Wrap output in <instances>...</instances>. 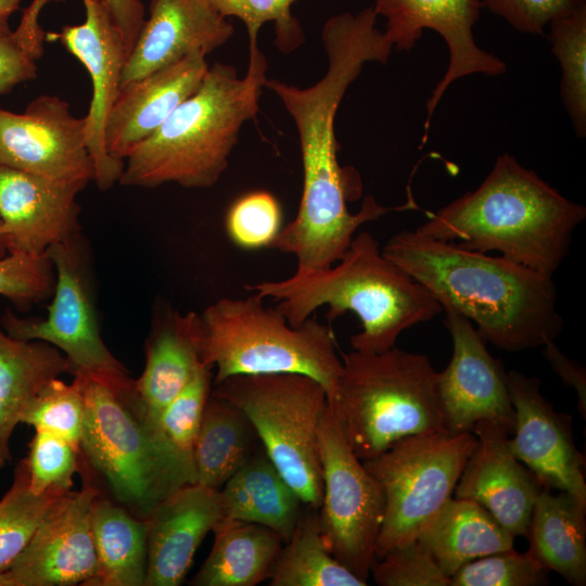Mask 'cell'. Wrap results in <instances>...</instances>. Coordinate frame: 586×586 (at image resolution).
<instances>
[{"label":"cell","mask_w":586,"mask_h":586,"mask_svg":"<svg viewBox=\"0 0 586 586\" xmlns=\"http://www.w3.org/2000/svg\"><path fill=\"white\" fill-rule=\"evenodd\" d=\"M69 492H34L26 458L17 462L12 484L0 499V569L23 551L37 528Z\"/></svg>","instance_id":"obj_34"},{"label":"cell","mask_w":586,"mask_h":586,"mask_svg":"<svg viewBox=\"0 0 586 586\" xmlns=\"http://www.w3.org/2000/svg\"><path fill=\"white\" fill-rule=\"evenodd\" d=\"M543 347V355L561 381L573 387L577 394V409L586 419V370L578 362L564 355L555 341H549Z\"/></svg>","instance_id":"obj_46"},{"label":"cell","mask_w":586,"mask_h":586,"mask_svg":"<svg viewBox=\"0 0 586 586\" xmlns=\"http://www.w3.org/2000/svg\"><path fill=\"white\" fill-rule=\"evenodd\" d=\"M328 396L337 426L361 460L396 442L422 434H449L437 394V371L422 354L392 347L352 351Z\"/></svg>","instance_id":"obj_6"},{"label":"cell","mask_w":586,"mask_h":586,"mask_svg":"<svg viewBox=\"0 0 586 586\" xmlns=\"http://www.w3.org/2000/svg\"><path fill=\"white\" fill-rule=\"evenodd\" d=\"M336 263L245 289L263 298H276L277 309L293 327L324 305L329 306L330 321L347 311L354 313L361 322V331L351 337V346L362 353L391 349L403 331L443 311L422 284L384 256L377 239L366 230L354 235Z\"/></svg>","instance_id":"obj_5"},{"label":"cell","mask_w":586,"mask_h":586,"mask_svg":"<svg viewBox=\"0 0 586 586\" xmlns=\"http://www.w3.org/2000/svg\"><path fill=\"white\" fill-rule=\"evenodd\" d=\"M23 0H0V34H10L12 31L9 21L10 17L20 10Z\"/></svg>","instance_id":"obj_47"},{"label":"cell","mask_w":586,"mask_h":586,"mask_svg":"<svg viewBox=\"0 0 586 586\" xmlns=\"http://www.w3.org/2000/svg\"><path fill=\"white\" fill-rule=\"evenodd\" d=\"M318 446L323 542L340 563L367 582L384 518L383 491L344 440L329 405L320 420Z\"/></svg>","instance_id":"obj_12"},{"label":"cell","mask_w":586,"mask_h":586,"mask_svg":"<svg viewBox=\"0 0 586 586\" xmlns=\"http://www.w3.org/2000/svg\"><path fill=\"white\" fill-rule=\"evenodd\" d=\"M513 540L483 506L451 498L417 542L450 578L474 559L513 549Z\"/></svg>","instance_id":"obj_29"},{"label":"cell","mask_w":586,"mask_h":586,"mask_svg":"<svg viewBox=\"0 0 586 586\" xmlns=\"http://www.w3.org/2000/svg\"><path fill=\"white\" fill-rule=\"evenodd\" d=\"M263 300L222 297L200 315V360L216 369L214 384L232 375L298 373L329 396L343 369L330 327L310 317L293 327Z\"/></svg>","instance_id":"obj_7"},{"label":"cell","mask_w":586,"mask_h":586,"mask_svg":"<svg viewBox=\"0 0 586 586\" xmlns=\"http://www.w3.org/2000/svg\"><path fill=\"white\" fill-rule=\"evenodd\" d=\"M586 504L570 493L543 487L535 501L526 551L571 585L586 584Z\"/></svg>","instance_id":"obj_27"},{"label":"cell","mask_w":586,"mask_h":586,"mask_svg":"<svg viewBox=\"0 0 586 586\" xmlns=\"http://www.w3.org/2000/svg\"><path fill=\"white\" fill-rule=\"evenodd\" d=\"M222 518L219 489L187 484L160 501L146 521L144 586L182 584L199 546Z\"/></svg>","instance_id":"obj_23"},{"label":"cell","mask_w":586,"mask_h":586,"mask_svg":"<svg viewBox=\"0 0 586 586\" xmlns=\"http://www.w3.org/2000/svg\"><path fill=\"white\" fill-rule=\"evenodd\" d=\"M297 0H209L225 17L241 20L247 30L249 44L258 43V34L265 23L275 28V44L289 54L305 41L304 30L292 14L291 7Z\"/></svg>","instance_id":"obj_37"},{"label":"cell","mask_w":586,"mask_h":586,"mask_svg":"<svg viewBox=\"0 0 586 586\" xmlns=\"http://www.w3.org/2000/svg\"><path fill=\"white\" fill-rule=\"evenodd\" d=\"M259 446L245 413L211 391L193 450L196 483L220 491Z\"/></svg>","instance_id":"obj_31"},{"label":"cell","mask_w":586,"mask_h":586,"mask_svg":"<svg viewBox=\"0 0 586 586\" xmlns=\"http://www.w3.org/2000/svg\"><path fill=\"white\" fill-rule=\"evenodd\" d=\"M0 166L43 177L88 183L94 169L85 117L58 95L42 94L23 113L0 107Z\"/></svg>","instance_id":"obj_13"},{"label":"cell","mask_w":586,"mask_h":586,"mask_svg":"<svg viewBox=\"0 0 586 586\" xmlns=\"http://www.w3.org/2000/svg\"><path fill=\"white\" fill-rule=\"evenodd\" d=\"M382 253L500 349L542 347L563 330L552 277L417 230L393 234Z\"/></svg>","instance_id":"obj_2"},{"label":"cell","mask_w":586,"mask_h":586,"mask_svg":"<svg viewBox=\"0 0 586 586\" xmlns=\"http://www.w3.org/2000/svg\"><path fill=\"white\" fill-rule=\"evenodd\" d=\"M370 573L380 586H450V578L419 542L377 559Z\"/></svg>","instance_id":"obj_42"},{"label":"cell","mask_w":586,"mask_h":586,"mask_svg":"<svg viewBox=\"0 0 586 586\" xmlns=\"http://www.w3.org/2000/svg\"><path fill=\"white\" fill-rule=\"evenodd\" d=\"M586 207L563 196L514 156L499 155L483 182L416 230L432 239L500 256L552 277L565 259Z\"/></svg>","instance_id":"obj_3"},{"label":"cell","mask_w":586,"mask_h":586,"mask_svg":"<svg viewBox=\"0 0 586 586\" xmlns=\"http://www.w3.org/2000/svg\"><path fill=\"white\" fill-rule=\"evenodd\" d=\"M86 18L78 25H66L59 38L89 73L92 97L86 120V139L93 163V181L100 190L118 182L124 162L112 158L105 149L104 129L116 100L120 76L128 58L122 35L98 0H82Z\"/></svg>","instance_id":"obj_18"},{"label":"cell","mask_w":586,"mask_h":586,"mask_svg":"<svg viewBox=\"0 0 586 586\" xmlns=\"http://www.w3.org/2000/svg\"><path fill=\"white\" fill-rule=\"evenodd\" d=\"M8 254L7 244L4 237L1 231V220H0V258L4 257Z\"/></svg>","instance_id":"obj_48"},{"label":"cell","mask_w":586,"mask_h":586,"mask_svg":"<svg viewBox=\"0 0 586 586\" xmlns=\"http://www.w3.org/2000/svg\"><path fill=\"white\" fill-rule=\"evenodd\" d=\"M124 40L128 55L145 21V9L140 0H98Z\"/></svg>","instance_id":"obj_45"},{"label":"cell","mask_w":586,"mask_h":586,"mask_svg":"<svg viewBox=\"0 0 586 586\" xmlns=\"http://www.w3.org/2000/svg\"><path fill=\"white\" fill-rule=\"evenodd\" d=\"M234 34L209 0H151L149 17L124 65L119 89L194 51L207 55Z\"/></svg>","instance_id":"obj_21"},{"label":"cell","mask_w":586,"mask_h":586,"mask_svg":"<svg viewBox=\"0 0 586 586\" xmlns=\"http://www.w3.org/2000/svg\"><path fill=\"white\" fill-rule=\"evenodd\" d=\"M63 373L72 374V368L60 349L12 337L0 323V471L12 459L11 437L25 409L49 381Z\"/></svg>","instance_id":"obj_25"},{"label":"cell","mask_w":586,"mask_h":586,"mask_svg":"<svg viewBox=\"0 0 586 586\" xmlns=\"http://www.w3.org/2000/svg\"><path fill=\"white\" fill-rule=\"evenodd\" d=\"M475 445L472 432L415 435L362 461L385 497L377 559L418 540L453 498Z\"/></svg>","instance_id":"obj_10"},{"label":"cell","mask_w":586,"mask_h":586,"mask_svg":"<svg viewBox=\"0 0 586 586\" xmlns=\"http://www.w3.org/2000/svg\"><path fill=\"white\" fill-rule=\"evenodd\" d=\"M208 67L206 55L194 51L176 63L123 86L105 124L107 154L125 162L179 104L199 89Z\"/></svg>","instance_id":"obj_22"},{"label":"cell","mask_w":586,"mask_h":586,"mask_svg":"<svg viewBox=\"0 0 586 586\" xmlns=\"http://www.w3.org/2000/svg\"><path fill=\"white\" fill-rule=\"evenodd\" d=\"M213 547L191 581L194 586H255L269 579L284 540L272 530L221 518Z\"/></svg>","instance_id":"obj_28"},{"label":"cell","mask_w":586,"mask_h":586,"mask_svg":"<svg viewBox=\"0 0 586 586\" xmlns=\"http://www.w3.org/2000/svg\"><path fill=\"white\" fill-rule=\"evenodd\" d=\"M74 378L85 400L80 453L115 500L146 519L160 501L187 484L148 420L136 387L124 390L88 375Z\"/></svg>","instance_id":"obj_8"},{"label":"cell","mask_w":586,"mask_h":586,"mask_svg":"<svg viewBox=\"0 0 586 586\" xmlns=\"http://www.w3.org/2000/svg\"><path fill=\"white\" fill-rule=\"evenodd\" d=\"M47 254L55 285L44 318H22L5 310L3 330L23 341H41L60 349L73 375H88L124 390L135 388L126 368L103 342L98 326L91 285L78 234L52 245Z\"/></svg>","instance_id":"obj_11"},{"label":"cell","mask_w":586,"mask_h":586,"mask_svg":"<svg viewBox=\"0 0 586 586\" xmlns=\"http://www.w3.org/2000/svg\"><path fill=\"white\" fill-rule=\"evenodd\" d=\"M86 184L0 166V220L8 254H46L76 237V198Z\"/></svg>","instance_id":"obj_19"},{"label":"cell","mask_w":586,"mask_h":586,"mask_svg":"<svg viewBox=\"0 0 586 586\" xmlns=\"http://www.w3.org/2000/svg\"><path fill=\"white\" fill-rule=\"evenodd\" d=\"M249 49L243 77L229 64L208 67L199 89L125 160L120 184L151 189L174 182L203 189L219 180L243 125L259 112L267 80L265 54L258 43Z\"/></svg>","instance_id":"obj_4"},{"label":"cell","mask_w":586,"mask_h":586,"mask_svg":"<svg viewBox=\"0 0 586 586\" xmlns=\"http://www.w3.org/2000/svg\"><path fill=\"white\" fill-rule=\"evenodd\" d=\"M372 8L386 18L384 34L397 51H410L425 28L446 41L449 63L426 101L425 133L438 102L455 80L472 74L499 76L507 71L504 61L474 41L472 28L483 8L481 0H375Z\"/></svg>","instance_id":"obj_15"},{"label":"cell","mask_w":586,"mask_h":586,"mask_svg":"<svg viewBox=\"0 0 586 586\" xmlns=\"http://www.w3.org/2000/svg\"><path fill=\"white\" fill-rule=\"evenodd\" d=\"M269 578L270 586H366L327 548L318 509L306 506L284 543Z\"/></svg>","instance_id":"obj_32"},{"label":"cell","mask_w":586,"mask_h":586,"mask_svg":"<svg viewBox=\"0 0 586 586\" xmlns=\"http://www.w3.org/2000/svg\"><path fill=\"white\" fill-rule=\"evenodd\" d=\"M222 518L266 526L285 542L293 534L303 501L260 446L220 489Z\"/></svg>","instance_id":"obj_26"},{"label":"cell","mask_w":586,"mask_h":586,"mask_svg":"<svg viewBox=\"0 0 586 586\" xmlns=\"http://www.w3.org/2000/svg\"><path fill=\"white\" fill-rule=\"evenodd\" d=\"M37 59L14 30L0 34V95L37 77Z\"/></svg>","instance_id":"obj_44"},{"label":"cell","mask_w":586,"mask_h":586,"mask_svg":"<svg viewBox=\"0 0 586 586\" xmlns=\"http://www.w3.org/2000/svg\"><path fill=\"white\" fill-rule=\"evenodd\" d=\"M551 50L562 68L561 95L577 137L586 136V2L550 23Z\"/></svg>","instance_id":"obj_35"},{"label":"cell","mask_w":586,"mask_h":586,"mask_svg":"<svg viewBox=\"0 0 586 586\" xmlns=\"http://www.w3.org/2000/svg\"><path fill=\"white\" fill-rule=\"evenodd\" d=\"M508 390L515 413L510 451L543 487L586 504L585 457L575 446L571 416L553 409L537 378L509 371Z\"/></svg>","instance_id":"obj_17"},{"label":"cell","mask_w":586,"mask_h":586,"mask_svg":"<svg viewBox=\"0 0 586 586\" xmlns=\"http://www.w3.org/2000/svg\"><path fill=\"white\" fill-rule=\"evenodd\" d=\"M211 383L212 368L202 365L153 426L184 484L196 483L193 450Z\"/></svg>","instance_id":"obj_33"},{"label":"cell","mask_w":586,"mask_h":586,"mask_svg":"<svg viewBox=\"0 0 586 586\" xmlns=\"http://www.w3.org/2000/svg\"><path fill=\"white\" fill-rule=\"evenodd\" d=\"M548 573L527 552L510 549L468 562L450 577V586H539L549 583Z\"/></svg>","instance_id":"obj_39"},{"label":"cell","mask_w":586,"mask_h":586,"mask_svg":"<svg viewBox=\"0 0 586 586\" xmlns=\"http://www.w3.org/2000/svg\"><path fill=\"white\" fill-rule=\"evenodd\" d=\"M90 528L98 570L88 586H144L148 569L146 521L120 505L94 499Z\"/></svg>","instance_id":"obj_30"},{"label":"cell","mask_w":586,"mask_h":586,"mask_svg":"<svg viewBox=\"0 0 586 586\" xmlns=\"http://www.w3.org/2000/svg\"><path fill=\"white\" fill-rule=\"evenodd\" d=\"M444 311L453 355L447 367L437 372V394L448 433L472 432L475 423L489 420L512 434L515 413L508 372L491 355L473 322L451 309Z\"/></svg>","instance_id":"obj_14"},{"label":"cell","mask_w":586,"mask_h":586,"mask_svg":"<svg viewBox=\"0 0 586 586\" xmlns=\"http://www.w3.org/2000/svg\"><path fill=\"white\" fill-rule=\"evenodd\" d=\"M200 315L161 311L146 342V361L135 381L152 426L203 365L199 355Z\"/></svg>","instance_id":"obj_24"},{"label":"cell","mask_w":586,"mask_h":586,"mask_svg":"<svg viewBox=\"0 0 586 586\" xmlns=\"http://www.w3.org/2000/svg\"><path fill=\"white\" fill-rule=\"evenodd\" d=\"M472 433L476 445L456 484L455 498L480 504L513 537H527L543 486L510 451V433L502 424L482 420L474 424Z\"/></svg>","instance_id":"obj_20"},{"label":"cell","mask_w":586,"mask_h":586,"mask_svg":"<svg viewBox=\"0 0 586 586\" xmlns=\"http://www.w3.org/2000/svg\"><path fill=\"white\" fill-rule=\"evenodd\" d=\"M240 408L267 456L305 506L318 509L322 472L319 424L328 407L326 388L298 373L232 375L212 391Z\"/></svg>","instance_id":"obj_9"},{"label":"cell","mask_w":586,"mask_h":586,"mask_svg":"<svg viewBox=\"0 0 586 586\" xmlns=\"http://www.w3.org/2000/svg\"><path fill=\"white\" fill-rule=\"evenodd\" d=\"M55 273L48 254H7L0 258V295L17 309L25 311L31 305L52 296Z\"/></svg>","instance_id":"obj_41"},{"label":"cell","mask_w":586,"mask_h":586,"mask_svg":"<svg viewBox=\"0 0 586 586\" xmlns=\"http://www.w3.org/2000/svg\"><path fill=\"white\" fill-rule=\"evenodd\" d=\"M372 7L353 14L344 12L326 21L321 39L328 66L314 85L300 88L268 79L272 91L293 119L303 165V191L295 218L282 227L279 246L298 259L329 263L348 249L358 228L375 218L374 208L364 203L353 214L347 202L362 194L357 170L337 160L335 116L348 87L367 62L386 64L393 46L377 27Z\"/></svg>","instance_id":"obj_1"},{"label":"cell","mask_w":586,"mask_h":586,"mask_svg":"<svg viewBox=\"0 0 586 586\" xmlns=\"http://www.w3.org/2000/svg\"><path fill=\"white\" fill-rule=\"evenodd\" d=\"M26 457L30 487L36 493L69 492L79 470L80 448L42 431H35Z\"/></svg>","instance_id":"obj_40"},{"label":"cell","mask_w":586,"mask_h":586,"mask_svg":"<svg viewBox=\"0 0 586 586\" xmlns=\"http://www.w3.org/2000/svg\"><path fill=\"white\" fill-rule=\"evenodd\" d=\"M225 227L230 240L243 250L269 249L282 229L281 206L267 191L249 192L231 204Z\"/></svg>","instance_id":"obj_38"},{"label":"cell","mask_w":586,"mask_h":586,"mask_svg":"<svg viewBox=\"0 0 586 586\" xmlns=\"http://www.w3.org/2000/svg\"><path fill=\"white\" fill-rule=\"evenodd\" d=\"M84 418L85 400L78 379L74 378L72 383H65L55 378L34 397L25 409L21 423L79 447Z\"/></svg>","instance_id":"obj_36"},{"label":"cell","mask_w":586,"mask_h":586,"mask_svg":"<svg viewBox=\"0 0 586 586\" xmlns=\"http://www.w3.org/2000/svg\"><path fill=\"white\" fill-rule=\"evenodd\" d=\"M483 7L525 34L543 35L552 20L569 14L586 0H481Z\"/></svg>","instance_id":"obj_43"},{"label":"cell","mask_w":586,"mask_h":586,"mask_svg":"<svg viewBox=\"0 0 586 586\" xmlns=\"http://www.w3.org/2000/svg\"><path fill=\"white\" fill-rule=\"evenodd\" d=\"M99 494L91 484L66 494L23 551L0 569V586H88L98 570L90 512Z\"/></svg>","instance_id":"obj_16"}]
</instances>
